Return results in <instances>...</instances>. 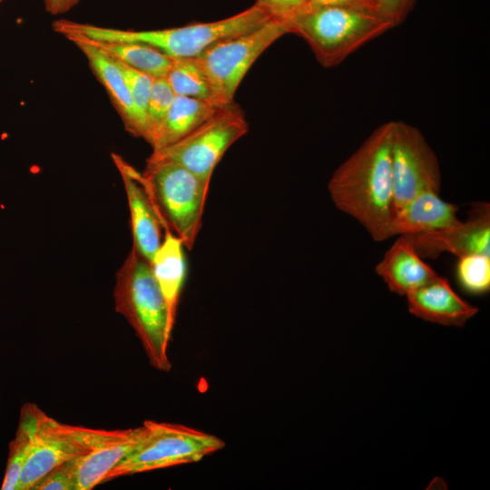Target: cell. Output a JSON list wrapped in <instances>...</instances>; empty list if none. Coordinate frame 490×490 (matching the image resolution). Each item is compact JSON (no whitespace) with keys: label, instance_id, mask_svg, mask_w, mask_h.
<instances>
[{"label":"cell","instance_id":"9a60e30c","mask_svg":"<svg viewBox=\"0 0 490 490\" xmlns=\"http://www.w3.org/2000/svg\"><path fill=\"white\" fill-rule=\"evenodd\" d=\"M64 36L73 42L85 55L92 70L112 99L126 130L132 135L141 137L134 104L122 73L114 60L82 35L69 34Z\"/></svg>","mask_w":490,"mask_h":490},{"label":"cell","instance_id":"ffe728a7","mask_svg":"<svg viewBox=\"0 0 490 490\" xmlns=\"http://www.w3.org/2000/svg\"><path fill=\"white\" fill-rule=\"evenodd\" d=\"M88 40L112 58L153 78L165 77L174 60V58L145 44Z\"/></svg>","mask_w":490,"mask_h":490},{"label":"cell","instance_id":"2e32d148","mask_svg":"<svg viewBox=\"0 0 490 490\" xmlns=\"http://www.w3.org/2000/svg\"><path fill=\"white\" fill-rule=\"evenodd\" d=\"M458 207L439 197V193L424 191L407 201L394 216L390 238L445 229L461 220Z\"/></svg>","mask_w":490,"mask_h":490},{"label":"cell","instance_id":"8992f818","mask_svg":"<svg viewBox=\"0 0 490 490\" xmlns=\"http://www.w3.org/2000/svg\"><path fill=\"white\" fill-rule=\"evenodd\" d=\"M145 430L133 449L106 480L196 463L225 446L220 437L181 424L145 420Z\"/></svg>","mask_w":490,"mask_h":490},{"label":"cell","instance_id":"f1b7e54d","mask_svg":"<svg viewBox=\"0 0 490 490\" xmlns=\"http://www.w3.org/2000/svg\"><path fill=\"white\" fill-rule=\"evenodd\" d=\"M326 5L343 6L379 15L375 0H309L306 9Z\"/></svg>","mask_w":490,"mask_h":490},{"label":"cell","instance_id":"e0dca14e","mask_svg":"<svg viewBox=\"0 0 490 490\" xmlns=\"http://www.w3.org/2000/svg\"><path fill=\"white\" fill-rule=\"evenodd\" d=\"M182 241L165 231L151 267L166 303L171 326L174 328L181 291L187 277V261Z\"/></svg>","mask_w":490,"mask_h":490},{"label":"cell","instance_id":"f546056e","mask_svg":"<svg viewBox=\"0 0 490 490\" xmlns=\"http://www.w3.org/2000/svg\"><path fill=\"white\" fill-rule=\"evenodd\" d=\"M46 12L51 15L64 14L71 9L67 0H44Z\"/></svg>","mask_w":490,"mask_h":490},{"label":"cell","instance_id":"7a4b0ae2","mask_svg":"<svg viewBox=\"0 0 490 490\" xmlns=\"http://www.w3.org/2000/svg\"><path fill=\"white\" fill-rule=\"evenodd\" d=\"M269 20L265 12L254 4L239 14L219 21L165 29L123 30L64 19L54 21L53 27L63 35L76 34L94 41L141 43L172 58H196L213 44L250 32Z\"/></svg>","mask_w":490,"mask_h":490},{"label":"cell","instance_id":"7402d4cb","mask_svg":"<svg viewBox=\"0 0 490 490\" xmlns=\"http://www.w3.org/2000/svg\"><path fill=\"white\" fill-rule=\"evenodd\" d=\"M175 95L201 99L220 104L209 81L194 58H174L166 74Z\"/></svg>","mask_w":490,"mask_h":490},{"label":"cell","instance_id":"5b68a950","mask_svg":"<svg viewBox=\"0 0 490 490\" xmlns=\"http://www.w3.org/2000/svg\"><path fill=\"white\" fill-rule=\"evenodd\" d=\"M142 181L164 232L172 233L191 250L201 227L210 184L175 162L151 158Z\"/></svg>","mask_w":490,"mask_h":490},{"label":"cell","instance_id":"9c48e42d","mask_svg":"<svg viewBox=\"0 0 490 490\" xmlns=\"http://www.w3.org/2000/svg\"><path fill=\"white\" fill-rule=\"evenodd\" d=\"M289 33V24L269 20L261 26L220 41L194 58L220 104L233 102L241 80L260 57L275 41Z\"/></svg>","mask_w":490,"mask_h":490},{"label":"cell","instance_id":"ba28073f","mask_svg":"<svg viewBox=\"0 0 490 490\" xmlns=\"http://www.w3.org/2000/svg\"><path fill=\"white\" fill-rule=\"evenodd\" d=\"M248 129L242 110L232 102L178 142L152 152L149 158L175 162L210 184L213 171L226 151Z\"/></svg>","mask_w":490,"mask_h":490},{"label":"cell","instance_id":"3957f363","mask_svg":"<svg viewBox=\"0 0 490 490\" xmlns=\"http://www.w3.org/2000/svg\"><path fill=\"white\" fill-rule=\"evenodd\" d=\"M113 296L115 311L133 329L150 365L169 372L172 366L168 346L173 328L151 263L133 248L116 272Z\"/></svg>","mask_w":490,"mask_h":490},{"label":"cell","instance_id":"1f68e13d","mask_svg":"<svg viewBox=\"0 0 490 490\" xmlns=\"http://www.w3.org/2000/svg\"><path fill=\"white\" fill-rule=\"evenodd\" d=\"M1 1H2V0H0V2H1Z\"/></svg>","mask_w":490,"mask_h":490},{"label":"cell","instance_id":"30bf717a","mask_svg":"<svg viewBox=\"0 0 490 490\" xmlns=\"http://www.w3.org/2000/svg\"><path fill=\"white\" fill-rule=\"evenodd\" d=\"M391 172L395 213L416 195L440 192L437 157L422 132L403 121H394Z\"/></svg>","mask_w":490,"mask_h":490},{"label":"cell","instance_id":"6da1fadb","mask_svg":"<svg viewBox=\"0 0 490 490\" xmlns=\"http://www.w3.org/2000/svg\"><path fill=\"white\" fill-rule=\"evenodd\" d=\"M394 121L363 142L333 172L328 191L334 205L360 223L376 241L390 238L395 216L391 172Z\"/></svg>","mask_w":490,"mask_h":490},{"label":"cell","instance_id":"8fae6325","mask_svg":"<svg viewBox=\"0 0 490 490\" xmlns=\"http://www.w3.org/2000/svg\"><path fill=\"white\" fill-rule=\"evenodd\" d=\"M407 236L422 259H435L442 252H449L458 258L469 254L490 256L489 203H472L467 220L464 222Z\"/></svg>","mask_w":490,"mask_h":490},{"label":"cell","instance_id":"7c38bea8","mask_svg":"<svg viewBox=\"0 0 490 490\" xmlns=\"http://www.w3.org/2000/svg\"><path fill=\"white\" fill-rule=\"evenodd\" d=\"M127 197L132 247L142 258L152 262L162 240V227L142 181V174L120 155L113 153Z\"/></svg>","mask_w":490,"mask_h":490},{"label":"cell","instance_id":"52a82bcc","mask_svg":"<svg viewBox=\"0 0 490 490\" xmlns=\"http://www.w3.org/2000/svg\"><path fill=\"white\" fill-rule=\"evenodd\" d=\"M127 429H95L61 423L40 407L37 411L31 454L23 468L16 490H32L54 467L122 439Z\"/></svg>","mask_w":490,"mask_h":490},{"label":"cell","instance_id":"4dcf8cb0","mask_svg":"<svg viewBox=\"0 0 490 490\" xmlns=\"http://www.w3.org/2000/svg\"><path fill=\"white\" fill-rule=\"evenodd\" d=\"M67 1H68V4H69V5H70V7L72 9L76 4H78V2L80 0H67Z\"/></svg>","mask_w":490,"mask_h":490},{"label":"cell","instance_id":"d6986e66","mask_svg":"<svg viewBox=\"0 0 490 490\" xmlns=\"http://www.w3.org/2000/svg\"><path fill=\"white\" fill-rule=\"evenodd\" d=\"M222 106L201 99L175 95L164 120L150 143L152 152L178 142Z\"/></svg>","mask_w":490,"mask_h":490},{"label":"cell","instance_id":"277c9868","mask_svg":"<svg viewBox=\"0 0 490 490\" xmlns=\"http://www.w3.org/2000/svg\"><path fill=\"white\" fill-rule=\"evenodd\" d=\"M289 25V33L302 37L327 68L394 28L378 15L335 5L305 9Z\"/></svg>","mask_w":490,"mask_h":490},{"label":"cell","instance_id":"4fadbf2b","mask_svg":"<svg viewBox=\"0 0 490 490\" xmlns=\"http://www.w3.org/2000/svg\"><path fill=\"white\" fill-rule=\"evenodd\" d=\"M406 297L412 315L443 326L463 327L478 312L476 307L464 300L441 276Z\"/></svg>","mask_w":490,"mask_h":490},{"label":"cell","instance_id":"83f0119b","mask_svg":"<svg viewBox=\"0 0 490 490\" xmlns=\"http://www.w3.org/2000/svg\"><path fill=\"white\" fill-rule=\"evenodd\" d=\"M378 14L394 27L401 24L415 6L416 0H375Z\"/></svg>","mask_w":490,"mask_h":490},{"label":"cell","instance_id":"603a6c76","mask_svg":"<svg viewBox=\"0 0 490 490\" xmlns=\"http://www.w3.org/2000/svg\"><path fill=\"white\" fill-rule=\"evenodd\" d=\"M456 278L466 292L473 295L485 294L490 289V256L469 254L459 257Z\"/></svg>","mask_w":490,"mask_h":490},{"label":"cell","instance_id":"d4e9b609","mask_svg":"<svg viewBox=\"0 0 490 490\" xmlns=\"http://www.w3.org/2000/svg\"><path fill=\"white\" fill-rule=\"evenodd\" d=\"M113 60L122 71L126 84L128 86L132 103L134 104V108L136 110L141 129V137L143 138L145 113L153 77L137 69H134L121 61H118L116 59Z\"/></svg>","mask_w":490,"mask_h":490},{"label":"cell","instance_id":"cb8c5ba5","mask_svg":"<svg viewBox=\"0 0 490 490\" xmlns=\"http://www.w3.org/2000/svg\"><path fill=\"white\" fill-rule=\"evenodd\" d=\"M175 93L166 77L153 78L145 113L143 139L151 143L164 120Z\"/></svg>","mask_w":490,"mask_h":490},{"label":"cell","instance_id":"ac0fdd59","mask_svg":"<svg viewBox=\"0 0 490 490\" xmlns=\"http://www.w3.org/2000/svg\"><path fill=\"white\" fill-rule=\"evenodd\" d=\"M145 430L142 424L127 436L73 458L74 490H91L133 449Z\"/></svg>","mask_w":490,"mask_h":490},{"label":"cell","instance_id":"5bb4252c","mask_svg":"<svg viewBox=\"0 0 490 490\" xmlns=\"http://www.w3.org/2000/svg\"><path fill=\"white\" fill-rule=\"evenodd\" d=\"M375 270L389 290L400 296H407L439 276L416 253L407 235L398 236Z\"/></svg>","mask_w":490,"mask_h":490},{"label":"cell","instance_id":"4316f807","mask_svg":"<svg viewBox=\"0 0 490 490\" xmlns=\"http://www.w3.org/2000/svg\"><path fill=\"white\" fill-rule=\"evenodd\" d=\"M32 490H74L73 460H68L41 477Z\"/></svg>","mask_w":490,"mask_h":490},{"label":"cell","instance_id":"484cf974","mask_svg":"<svg viewBox=\"0 0 490 490\" xmlns=\"http://www.w3.org/2000/svg\"><path fill=\"white\" fill-rule=\"evenodd\" d=\"M309 4V0H257L258 5L270 20L286 24L303 12Z\"/></svg>","mask_w":490,"mask_h":490},{"label":"cell","instance_id":"44dd1931","mask_svg":"<svg viewBox=\"0 0 490 490\" xmlns=\"http://www.w3.org/2000/svg\"><path fill=\"white\" fill-rule=\"evenodd\" d=\"M39 407L25 403L21 407L19 423L14 438L9 443V452L2 490H16L23 468L31 454L36 415Z\"/></svg>","mask_w":490,"mask_h":490}]
</instances>
